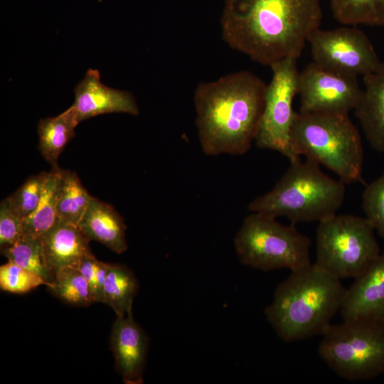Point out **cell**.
Listing matches in <instances>:
<instances>
[{"mask_svg":"<svg viewBox=\"0 0 384 384\" xmlns=\"http://www.w3.org/2000/svg\"><path fill=\"white\" fill-rule=\"evenodd\" d=\"M374 228L366 218L334 214L319 223L316 262L338 279L355 278L380 255Z\"/></svg>","mask_w":384,"mask_h":384,"instance_id":"8","label":"cell"},{"mask_svg":"<svg viewBox=\"0 0 384 384\" xmlns=\"http://www.w3.org/2000/svg\"><path fill=\"white\" fill-rule=\"evenodd\" d=\"M318 28L308 42L313 63L321 68L357 78L374 71L381 61L368 36L356 26Z\"/></svg>","mask_w":384,"mask_h":384,"instance_id":"10","label":"cell"},{"mask_svg":"<svg viewBox=\"0 0 384 384\" xmlns=\"http://www.w3.org/2000/svg\"><path fill=\"white\" fill-rule=\"evenodd\" d=\"M1 251L9 261L41 277L48 287L51 285L54 274L47 266L40 238L23 236Z\"/></svg>","mask_w":384,"mask_h":384,"instance_id":"23","label":"cell"},{"mask_svg":"<svg viewBox=\"0 0 384 384\" xmlns=\"http://www.w3.org/2000/svg\"><path fill=\"white\" fill-rule=\"evenodd\" d=\"M363 80L364 89L355 114L371 147L384 152V62Z\"/></svg>","mask_w":384,"mask_h":384,"instance_id":"16","label":"cell"},{"mask_svg":"<svg viewBox=\"0 0 384 384\" xmlns=\"http://www.w3.org/2000/svg\"><path fill=\"white\" fill-rule=\"evenodd\" d=\"M346 291L340 279L310 263L279 284L264 313L285 342L321 336L340 311Z\"/></svg>","mask_w":384,"mask_h":384,"instance_id":"3","label":"cell"},{"mask_svg":"<svg viewBox=\"0 0 384 384\" xmlns=\"http://www.w3.org/2000/svg\"><path fill=\"white\" fill-rule=\"evenodd\" d=\"M297 60L288 57L270 66L272 76L266 87L263 112L255 140L259 148L277 151L290 162L299 159L290 147V132L297 113L292 103L298 95L299 72Z\"/></svg>","mask_w":384,"mask_h":384,"instance_id":"9","label":"cell"},{"mask_svg":"<svg viewBox=\"0 0 384 384\" xmlns=\"http://www.w3.org/2000/svg\"><path fill=\"white\" fill-rule=\"evenodd\" d=\"M321 19L320 0H225L221 33L230 47L270 67L298 59Z\"/></svg>","mask_w":384,"mask_h":384,"instance_id":"1","label":"cell"},{"mask_svg":"<svg viewBox=\"0 0 384 384\" xmlns=\"http://www.w3.org/2000/svg\"><path fill=\"white\" fill-rule=\"evenodd\" d=\"M49 172H41L29 176L10 196V206L14 213L22 220L37 208L43 196Z\"/></svg>","mask_w":384,"mask_h":384,"instance_id":"25","label":"cell"},{"mask_svg":"<svg viewBox=\"0 0 384 384\" xmlns=\"http://www.w3.org/2000/svg\"><path fill=\"white\" fill-rule=\"evenodd\" d=\"M361 94L357 78L324 70L313 62L299 72V112L348 114Z\"/></svg>","mask_w":384,"mask_h":384,"instance_id":"11","label":"cell"},{"mask_svg":"<svg viewBox=\"0 0 384 384\" xmlns=\"http://www.w3.org/2000/svg\"><path fill=\"white\" fill-rule=\"evenodd\" d=\"M73 106L79 123L102 114L123 112L138 115L139 112L129 92L105 85L100 81V72L91 68L75 88Z\"/></svg>","mask_w":384,"mask_h":384,"instance_id":"14","label":"cell"},{"mask_svg":"<svg viewBox=\"0 0 384 384\" xmlns=\"http://www.w3.org/2000/svg\"><path fill=\"white\" fill-rule=\"evenodd\" d=\"M345 183L324 174L316 162L300 159L290 162L270 191L248 205L251 212L286 217L292 224L318 222L336 214L345 194Z\"/></svg>","mask_w":384,"mask_h":384,"instance_id":"4","label":"cell"},{"mask_svg":"<svg viewBox=\"0 0 384 384\" xmlns=\"http://www.w3.org/2000/svg\"><path fill=\"white\" fill-rule=\"evenodd\" d=\"M252 213L245 218L234 238L235 250L242 264L267 272L292 271L311 263V241L294 224L283 225L275 218Z\"/></svg>","mask_w":384,"mask_h":384,"instance_id":"6","label":"cell"},{"mask_svg":"<svg viewBox=\"0 0 384 384\" xmlns=\"http://www.w3.org/2000/svg\"><path fill=\"white\" fill-rule=\"evenodd\" d=\"M46 282L38 275L9 261L0 267L1 289L12 293L28 292Z\"/></svg>","mask_w":384,"mask_h":384,"instance_id":"27","label":"cell"},{"mask_svg":"<svg viewBox=\"0 0 384 384\" xmlns=\"http://www.w3.org/2000/svg\"><path fill=\"white\" fill-rule=\"evenodd\" d=\"M321 336L319 355L339 377L355 381L384 373V321L343 320Z\"/></svg>","mask_w":384,"mask_h":384,"instance_id":"7","label":"cell"},{"mask_svg":"<svg viewBox=\"0 0 384 384\" xmlns=\"http://www.w3.org/2000/svg\"><path fill=\"white\" fill-rule=\"evenodd\" d=\"M334 17L345 26H384V0H329Z\"/></svg>","mask_w":384,"mask_h":384,"instance_id":"22","label":"cell"},{"mask_svg":"<svg viewBox=\"0 0 384 384\" xmlns=\"http://www.w3.org/2000/svg\"><path fill=\"white\" fill-rule=\"evenodd\" d=\"M62 169L52 167L36 210L22 220L23 236L41 238L58 222L57 199Z\"/></svg>","mask_w":384,"mask_h":384,"instance_id":"19","label":"cell"},{"mask_svg":"<svg viewBox=\"0 0 384 384\" xmlns=\"http://www.w3.org/2000/svg\"><path fill=\"white\" fill-rule=\"evenodd\" d=\"M137 291V279L129 268L121 264H110L104 284V303L117 316H124L132 311Z\"/></svg>","mask_w":384,"mask_h":384,"instance_id":"20","label":"cell"},{"mask_svg":"<svg viewBox=\"0 0 384 384\" xmlns=\"http://www.w3.org/2000/svg\"><path fill=\"white\" fill-rule=\"evenodd\" d=\"M40 239L46 262L54 275L66 267L78 268L82 257L91 252L90 240L78 225L60 220Z\"/></svg>","mask_w":384,"mask_h":384,"instance_id":"15","label":"cell"},{"mask_svg":"<svg viewBox=\"0 0 384 384\" xmlns=\"http://www.w3.org/2000/svg\"><path fill=\"white\" fill-rule=\"evenodd\" d=\"M78 124L77 112L73 105L56 117L40 119L37 127L38 147L52 167L58 166V159L74 137L75 128Z\"/></svg>","mask_w":384,"mask_h":384,"instance_id":"18","label":"cell"},{"mask_svg":"<svg viewBox=\"0 0 384 384\" xmlns=\"http://www.w3.org/2000/svg\"><path fill=\"white\" fill-rule=\"evenodd\" d=\"M111 346L117 370L127 384L143 383L149 340L135 321L132 311L117 316L111 333Z\"/></svg>","mask_w":384,"mask_h":384,"instance_id":"13","label":"cell"},{"mask_svg":"<svg viewBox=\"0 0 384 384\" xmlns=\"http://www.w3.org/2000/svg\"><path fill=\"white\" fill-rule=\"evenodd\" d=\"M290 147L297 158L324 166L345 184L362 181V141L348 114L297 112Z\"/></svg>","mask_w":384,"mask_h":384,"instance_id":"5","label":"cell"},{"mask_svg":"<svg viewBox=\"0 0 384 384\" xmlns=\"http://www.w3.org/2000/svg\"><path fill=\"white\" fill-rule=\"evenodd\" d=\"M362 208L365 218L384 242V172L366 186L362 195Z\"/></svg>","mask_w":384,"mask_h":384,"instance_id":"26","label":"cell"},{"mask_svg":"<svg viewBox=\"0 0 384 384\" xmlns=\"http://www.w3.org/2000/svg\"><path fill=\"white\" fill-rule=\"evenodd\" d=\"M98 263L99 260H97L90 252L82 257L78 267V270L88 282L95 299L97 289Z\"/></svg>","mask_w":384,"mask_h":384,"instance_id":"29","label":"cell"},{"mask_svg":"<svg viewBox=\"0 0 384 384\" xmlns=\"http://www.w3.org/2000/svg\"><path fill=\"white\" fill-rule=\"evenodd\" d=\"M22 220L12 210L9 198L0 203V247H9L23 237Z\"/></svg>","mask_w":384,"mask_h":384,"instance_id":"28","label":"cell"},{"mask_svg":"<svg viewBox=\"0 0 384 384\" xmlns=\"http://www.w3.org/2000/svg\"><path fill=\"white\" fill-rule=\"evenodd\" d=\"M267 85L242 70L198 85L194 94L196 124L203 153L242 155L255 142Z\"/></svg>","mask_w":384,"mask_h":384,"instance_id":"2","label":"cell"},{"mask_svg":"<svg viewBox=\"0 0 384 384\" xmlns=\"http://www.w3.org/2000/svg\"><path fill=\"white\" fill-rule=\"evenodd\" d=\"M48 288L70 304L87 306L95 302L88 282L77 267H66L57 272Z\"/></svg>","mask_w":384,"mask_h":384,"instance_id":"24","label":"cell"},{"mask_svg":"<svg viewBox=\"0 0 384 384\" xmlns=\"http://www.w3.org/2000/svg\"><path fill=\"white\" fill-rule=\"evenodd\" d=\"M78 227L90 241H98L116 253L127 249L123 218L112 206L95 197L92 196Z\"/></svg>","mask_w":384,"mask_h":384,"instance_id":"17","label":"cell"},{"mask_svg":"<svg viewBox=\"0 0 384 384\" xmlns=\"http://www.w3.org/2000/svg\"><path fill=\"white\" fill-rule=\"evenodd\" d=\"M91 198L76 173L62 169L57 199L58 220L78 225Z\"/></svg>","mask_w":384,"mask_h":384,"instance_id":"21","label":"cell"},{"mask_svg":"<svg viewBox=\"0 0 384 384\" xmlns=\"http://www.w3.org/2000/svg\"><path fill=\"white\" fill-rule=\"evenodd\" d=\"M339 312L343 320L384 321V252L354 278Z\"/></svg>","mask_w":384,"mask_h":384,"instance_id":"12","label":"cell"}]
</instances>
